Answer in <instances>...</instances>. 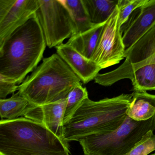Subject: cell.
I'll return each mask as SVG.
<instances>
[{
    "label": "cell",
    "instance_id": "obj_22",
    "mask_svg": "<svg viewBox=\"0 0 155 155\" xmlns=\"http://www.w3.org/2000/svg\"><path fill=\"white\" fill-rule=\"evenodd\" d=\"M19 85L0 75V98L6 99L8 95L18 91Z\"/></svg>",
    "mask_w": 155,
    "mask_h": 155
},
{
    "label": "cell",
    "instance_id": "obj_9",
    "mask_svg": "<svg viewBox=\"0 0 155 155\" xmlns=\"http://www.w3.org/2000/svg\"><path fill=\"white\" fill-rule=\"evenodd\" d=\"M37 0H0V44L36 13Z\"/></svg>",
    "mask_w": 155,
    "mask_h": 155
},
{
    "label": "cell",
    "instance_id": "obj_20",
    "mask_svg": "<svg viewBox=\"0 0 155 155\" xmlns=\"http://www.w3.org/2000/svg\"><path fill=\"white\" fill-rule=\"evenodd\" d=\"M148 0H118V23L121 27L127 20L131 13L145 4Z\"/></svg>",
    "mask_w": 155,
    "mask_h": 155
},
{
    "label": "cell",
    "instance_id": "obj_16",
    "mask_svg": "<svg viewBox=\"0 0 155 155\" xmlns=\"http://www.w3.org/2000/svg\"><path fill=\"white\" fill-rule=\"evenodd\" d=\"M94 25L106 23L110 18L117 6L118 0H82Z\"/></svg>",
    "mask_w": 155,
    "mask_h": 155
},
{
    "label": "cell",
    "instance_id": "obj_1",
    "mask_svg": "<svg viewBox=\"0 0 155 155\" xmlns=\"http://www.w3.org/2000/svg\"><path fill=\"white\" fill-rule=\"evenodd\" d=\"M46 46L35 13L0 44V75L20 85L38 67Z\"/></svg>",
    "mask_w": 155,
    "mask_h": 155
},
{
    "label": "cell",
    "instance_id": "obj_6",
    "mask_svg": "<svg viewBox=\"0 0 155 155\" xmlns=\"http://www.w3.org/2000/svg\"><path fill=\"white\" fill-rule=\"evenodd\" d=\"M36 12L49 48L61 45L77 33L74 19L62 0H37Z\"/></svg>",
    "mask_w": 155,
    "mask_h": 155
},
{
    "label": "cell",
    "instance_id": "obj_23",
    "mask_svg": "<svg viewBox=\"0 0 155 155\" xmlns=\"http://www.w3.org/2000/svg\"><path fill=\"white\" fill-rule=\"evenodd\" d=\"M155 155V153H154V154H152V155Z\"/></svg>",
    "mask_w": 155,
    "mask_h": 155
},
{
    "label": "cell",
    "instance_id": "obj_8",
    "mask_svg": "<svg viewBox=\"0 0 155 155\" xmlns=\"http://www.w3.org/2000/svg\"><path fill=\"white\" fill-rule=\"evenodd\" d=\"M117 6L105 23L91 60L102 69L119 63L124 58L125 46L118 23Z\"/></svg>",
    "mask_w": 155,
    "mask_h": 155
},
{
    "label": "cell",
    "instance_id": "obj_17",
    "mask_svg": "<svg viewBox=\"0 0 155 155\" xmlns=\"http://www.w3.org/2000/svg\"><path fill=\"white\" fill-rule=\"evenodd\" d=\"M128 79L131 80L134 91H155V63L139 68Z\"/></svg>",
    "mask_w": 155,
    "mask_h": 155
},
{
    "label": "cell",
    "instance_id": "obj_19",
    "mask_svg": "<svg viewBox=\"0 0 155 155\" xmlns=\"http://www.w3.org/2000/svg\"><path fill=\"white\" fill-rule=\"evenodd\" d=\"M87 98H88V93L87 88L82 87L81 82L78 83L71 91L67 97L63 124L71 118L83 101Z\"/></svg>",
    "mask_w": 155,
    "mask_h": 155
},
{
    "label": "cell",
    "instance_id": "obj_21",
    "mask_svg": "<svg viewBox=\"0 0 155 155\" xmlns=\"http://www.w3.org/2000/svg\"><path fill=\"white\" fill-rule=\"evenodd\" d=\"M147 132L127 155H147L155 150V135Z\"/></svg>",
    "mask_w": 155,
    "mask_h": 155
},
{
    "label": "cell",
    "instance_id": "obj_12",
    "mask_svg": "<svg viewBox=\"0 0 155 155\" xmlns=\"http://www.w3.org/2000/svg\"><path fill=\"white\" fill-rule=\"evenodd\" d=\"M57 53L84 84L94 80L102 69L67 43L56 47Z\"/></svg>",
    "mask_w": 155,
    "mask_h": 155
},
{
    "label": "cell",
    "instance_id": "obj_15",
    "mask_svg": "<svg viewBox=\"0 0 155 155\" xmlns=\"http://www.w3.org/2000/svg\"><path fill=\"white\" fill-rule=\"evenodd\" d=\"M18 92L13 93L10 98L0 99V116L1 120H13L24 117L32 106Z\"/></svg>",
    "mask_w": 155,
    "mask_h": 155
},
{
    "label": "cell",
    "instance_id": "obj_4",
    "mask_svg": "<svg viewBox=\"0 0 155 155\" xmlns=\"http://www.w3.org/2000/svg\"><path fill=\"white\" fill-rule=\"evenodd\" d=\"M78 77L57 53L42 60L24 81L18 92L37 106L67 98L69 93L81 82Z\"/></svg>",
    "mask_w": 155,
    "mask_h": 155
},
{
    "label": "cell",
    "instance_id": "obj_10",
    "mask_svg": "<svg viewBox=\"0 0 155 155\" xmlns=\"http://www.w3.org/2000/svg\"><path fill=\"white\" fill-rule=\"evenodd\" d=\"M155 25V0H148L135 10L120 27L126 51L131 48Z\"/></svg>",
    "mask_w": 155,
    "mask_h": 155
},
{
    "label": "cell",
    "instance_id": "obj_2",
    "mask_svg": "<svg viewBox=\"0 0 155 155\" xmlns=\"http://www.w3.org/2000/svg\"><path fill=\"white\" fill-rule=\"evenodd\" d=\"M133 94H122L98 101H83L73 116L63 124L62 139L66 143L93 135L108 134L125 121Z\"/></svg>",
    "mask_w": 155,
    "mask_h": 155
},
{
    "label": "cell",
    "instance_id": "obj_3",
    "mask_svg": "<svg viewBox=\"0 0 155 155\" xmlns=\"http://www.w3.org/2000/svg\"><path fill=\"white\" fill-rule=\"evenodd\" d=\"M1 155H70L69 145L42 124L21 117L0 121Z\"/></svg>",
    "mask_w": 155,
    "mask_h": 155
},
{
    "label": "cell",
    "instance_id": "obj_5",
    "mask_svg": "<svg viewBox=\"0 0 155 155\" xmlns=\"http://www.w3.org/2000/svg\"><path fill=\"white\" fill-rule=\"evenodd\" d=\"M155 130V115L146 121L127 117L123 124L110 133L93 135L79 140L84 155H127L150 130Z\"/></svg>",
    "mask_w": 155,
    "mask_h": 155
},
{
    "label": "cell",
    "instance_id": "obj_13",
    "mask_svg": "<svg viewBox=\"0 0 155 155\" xmlns=\"http://www.w3.org/2000/svg\"><path fill=\"white\" fill-rule=\"evenodd\" d=\"M106 23L94 25L86 31L74 34L66 43L86 58L91 59Z\"/></svg>",
    "mask_w": 155,
    "mask_h": 155
},
{
    "label": "cell",
    "instance_id": "obj_11",
    "mask_svg": "<svg viewBox=\"0 0 155 155\" xmlns=\"http://www.w3.org/2000/svg\"><path fill=\"white\" fill-rule=\"evenodd\" d=\"M67 102L66 98L42 106L33 105L24 117L42 124L63 140V118Z\"/></svg>",
    "mask_w": 155,
    "mask_h": 155
},
{
    "label": "cell",
    "instance_id": "obj_14",
    "mask_svg": "<svg viewBox=\"0 0 155 155\" xmlns=\"http://www.w3.org/2000/svg\"><path fill=\"white\" fill-rule=\"evenodd\" d=\"M127 111V116L137 121L148 120L155 115V95L147 91H135Z\"/></svg>",
    "mask_w": 155,
    "mask_h": 155
},
{
    "label": "cell",
    "instance_id": "obj_18",
    "mask_svg": "<svg viewBox=\"0 0 155 155\" xmlns=\"http://www.w3.org/2000/svg\"><path fill=\"white\" fill-rule=\"evenodd\" d=\"M62 1L74 19L77 27V33L86 31L94 26L91 21L82 0Z\"/></svg>",
    "mask_w": 155,
    "mask_h": 155
},
{
    "label": "cell",
    "instance_id": "obj_7",
    "mask_svg": "<svg viewBox=\"0 0 155 155\" xmlns=\"http://www.w3.org/2000/svg\"><path fill=\"white\" fill-rule=\"evenodd\" d=\"M124 62L114 70L99 73L95 82L101 86H110L119 81L128 79L139 68L155 63V25L136 42L125 51Z\"/></svg>",
    "mask_w": 155,
    "mask_h": 155
}]
</instances>
